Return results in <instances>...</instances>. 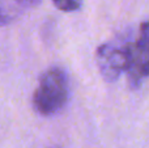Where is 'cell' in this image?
Here are the masks:
<instances>
[{"mask_svg":"<svg viewBox=\"0 0 149 148\" xmlns=\"http://www.w3.org/2000/svg\"><path fill=\"white\" fill-rule=\"evenodd\" d=\"M70 100V80L60 67L45 71L33 94V108L38 114L51 117L60 113Z\"/></svg>","mask_w":149,"mask_h":148,"instance_id":"6da1fadb","label":"cell"},{"mask_svg":"<svg viewBox=\"0 0 149 148\" xmlns=\"http://www.w3.org/2000/svg\"><path fill=\"white\" fill-rule=\"evenodd\" d=\"M131 42L113 41L97 49V64L102 77L107 83L116 81L123 72H127L131 63Z\"/></svg>","mask_w":149,"mask_h":148,"instance_id":"7a4b0ae2","label":"cell"},{"mask_svg":"<svg viewBox=\"0 0 149 148\" xmlns=\"http://www.w3.org/2000/svg\"><path fill=\"white\" fill-rule=\"evenodd\" d=\"M126 73L132 89L139 88L149 76V21H143L140 25L137 39L132 43L131 63Z\"/></svg>","mask_w":149,"mask_h":148,"instance_id":"3957f363","label":"cell"},{"mask_svg":"<svg viewBox=\"0 0 149 148\" xmlns=\"http://www.w3.org/2000/svg\"><path fill=\"white\" fill-rule=\"evenodd\" d=\"M22 8L18 7L15 1L10 3L8 0H0V28L16 20Z\"/></svg>","mask_w":149,"mask_h":148,"instance_id":"277c9868","label":"cell"},{"mask_svg":"<svg viewBox=\"0 0 149 148\" xmlns=\"http://www.w3.org/2000/svg\"><path fill=\"white\" fill-rule=\"evenodd\" d=\"M52 3L62 12H76L81 8L82 0H52Z\"/></svg>","mask_w":149,"mask_h":148,"instance_id":"5b68a950","label":"cell"},{"mask_svg":"<svg viewBox=\"0 0 149 148\" xmlns=\"http://www.w3.org/2000/svg\"><path fill=\"white\" fill-rule=\"evenodd\" d=\"M17 5H20L22 9H28V8H33L39 4L41 0H13Z\"/></svg>","mask_w":149,"mask_h":148,"instance_id":"8992f818","label":"cell"},{"mask_svg":"<svg viewBox=\"0 0 149 148\" xmlns=\"http://www.w3.org/2000/svg\"><path fill=\"white\" fill-rule=\"evenodd\" d=\"M50 148H62V147H59V146H54V147H50Z\"/></svg>","mask_w":149,"mask_h":148,"instance_id":"52a82bcc","label":"cell"}]
</instances>
